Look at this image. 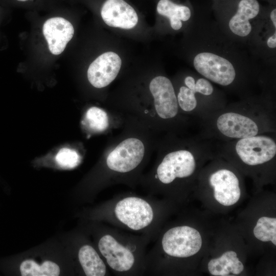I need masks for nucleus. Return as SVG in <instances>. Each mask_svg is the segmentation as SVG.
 Wrapping results in <instances>:
<instances>
[{"label": "nucleus", "instance_id": "obj_1", "mask_svg": "<svg viewBox=\"0 0 276 276\" xmlns=\"http://www.w3.org/2000/svg\"><path fill=\"white\" fill-rule=\"evenodd\" d=\"M203 137L229 141L275 132L274 108L263 102L229 106L202 120Z\"/></svg>", "mask_w": 276, "mask_h": 276}, {"label": "nucleus", "instance_id": "obj_2", "mask_svg": "<svg viewBox=\"0 0 276 276\" xmlns=\"http://www.w3.org/2000/svg\"><path fill=\"white\" fill-rule=\"evenodd\" d=\"M100 220L122 230L156 237L160 219V204L152 195L124 193L114 195L98 209Z\"/></svg>", "mask_w": 276, "mask_h": 276}, {"label": "nucleus", "instance_id": "obj_3", "mask_svg": "<svg viewBox=\"0 0 276 276\" xmlns=\"http://www.w3.org/2000/svg\"><path fill=\"white\" fill-rule=\"evenodd\" d=\"M97 248L109 270L119 276L146 275V236L108 225L100 227Z\"/></svg>", "mask_w": 276, "mask_h": 276}, {"label": "nucleus", "instance_id": "obj_4", "mask_svg": "<svg viewBox=\"0 0 276 276\" xmlns=\"http://www.w3.org/2000/svg\"><path fill=\"white\" fill-rule=\"evenodd\" d=\"M209 142L204 138H195L170 146L153 170L140 180L148 194L152 196L192 176L197 168L198 157L214 151Z\"/></svg>", "mask_w": 276, "mask_h": 276}, {"label": "nucleus", "instance_id": "obj_5", "mask_svg": "<svg viewBox=\"0 0 276 276\" xmlns=\"http://www.w3.org/2000/svg\"><path fill=\"white\" fill-rule=\"evenodd\" d=\"M146 161L144 142L135 137L123 140L109 151L103 162L101 188L122 183L134 188Z\"/></svg>", "mask_w": 276, "mask_h": 276}, {"label": "nucleus", "instance_id": "obj_6", "mask_svg": "<svg viewBox=\"0 0 276 276\" xmlns=\"http://www.w3.org/2000/svg\"><path fill=\"white\" fill-rule=\"evenodd\" d=\"M176 95L181 112L201 120L225 106L211 82L203 77L186 76Z\"/></svg>", "mask_w": 276, "mask_h": 276}, {"label": "nucleus", "instance_id": "obj_7", "mask_svg": "<svg viewBox=\"0 0 276 276\" xmlns=\"http://www.w3.org/2000/svg\"><path fill=\"white\" fill-rule=\"evenodd\" d=\"M202 245L199 232L188 225H178L168 229L156 243L147 251L146 260L162 255L181 259L197 253Z\"/></svg>", "mask_w": 276, "mask_h": 276}, {"label": "nucleus", "instance_id": "obj_8", "mask_svg": "<svg viewBox=\"0 0 276 276\" xmlns=\"http://www.w3.org/2000/svg\"><path fill=\"white\" fill-rule=\"evenodd\" d=\"M219 151L234 156L244 164L255 167L270 162L276 155L274 132L226 142Z\"/></svg>", "mask_w": 276, "mask_h": 276}, {"label": "nucleus", "instance_id": "obj_9", "mask_svg": "<svg viewBox=\"0 0 276 276\" xmlns=\"http://www.w3.org/2000/svg\"><path fill=\"white\" fill-rule=\"evenodd\" d=\"M193 63L201 76L220 86L229 87L237 80V72L233 63L214 53H198L194 57Z\"/></svg>", "mask_w": 276, "mask_h": 276}, {"label": "nucleus", "instance_id": "obj_10", "mask_svg": "<svg viewBox=\"0 0 276 276\" xmlns=\"http://www.w3.org/2000/svg\"><path fill=\"white\" fill-rule=\"evenodd\" d=\"M156 116L166 123L177 119L181 112L176 92L171 80L164 76L154 77L149 84Z\"/></svg>", "mask_w": 276, "mask_h": 276}, {"label": "nucleus", "instance_id": "obj_11", "mask_svg": "<svg viewBox=\"0 0 276 276\" xmlns=\"http://www.w3.org/2000/svg\"><path fill=\"white\" fill-rule=\"evenodd\" d=\"M215 199L221 204L229 206L236 203L241 195L239 180L233 171L221 168L209 177Z\"/></svg>", "mask_w": 276, "mask_h": 276}, {"label": "nucleus", "instance_id": "obj_12", "mask_svg": "<svg viewBox=\"0 0 276 276\" xmlns=\"http://www.w3.org/2000/svg\"><path fill=\"white\" fill-rule=\"evenodd\" d=\"M121 64V59L117 54L113 52L104 53L89 66L88 80L95 87H106L117 77Z\"/></svg>", "mask_w": 276, "mask_h": 276}, {"label": "nucleus", "instance_id": "obj_13", "mask_svg": "<svg viewBox=\"0 0 276 276\" xmlns=\"http://www.w3.org/2000/svg\"><path fill=\"white\" fill-rule=\"evenodd\" d=\"M100 14L106 25L123 29L133 28L139 19L136 10L126 0H104Z\"/></svg>", "mask_w": 276, "mask_h": 276}, {"label": "nucleus", "instance_id": "obj_14", "mask_svg": "<svg viewBox=\"0 0 276 276\" xmlns=\"http://www.w3.org/2000/svg\"><path fill=\"white\" fill-rule=\"evenodd\" d=\"M43 34L50 51L57 55L64 50L66 44L73 38L74 29L67 20L60 17H53L44 22Z\"/></svg>", "mask_w": 276, "mask_h": 276}, {"label": "nucleus", "instance_id": "obj_15", "mask_svg": "<svg viewBox=\"0 0 276 276\" xmlns=\"http://www.w3.org/2000/svg\"><path fill=\"white\" fill-rule=\"evenodd\" d=\"M236 10L230 17L228 27L235 35L243 38L251 32L250 20L259 14L260 5L257 0H238Z\"/></svg>", "mask_w": 276, "mask_h": 276}, {"label": "nucleus", "instance_id": "obj_16", "mask_svg": "<svg viewBox=\"0 0 276 276\" xmlns=\"http://www.w3.org/2000/svg\"><path fill=\"white\" fill-rule=\"evenodd\" d=\"M78 260L85 275H110L109 270L99 251L90 244H85L80 247Z\"/></svg>", "mask_w": 276, "mask_h": 276}, {"label": "nucleus", "instance_id": "obj_17", "mask_svg": "<svg viewBox=\"0 0 276 276\" xmlns=\"http://www.w3.org/2000/svg\"><path fill=\"white\" fill-rule=\"evenodd\" d=\"M156 11L161 16L168 18L171 28L179 30L182 27V21H187L192 15L190 8L173 0H158Z\"/></svg>", "mask_w": 276, "mask_h": 276}, {"label": "nucleus", "instance_id": "obj_18", "mask_svg": "<svg viewBox=\"0 0 276 276\" xmlns=\"http://www.w3.org/2000/svg\"><path fill=\"white\" fill-rule=\"evenodd\" d=\"M244 269L243 264L234 251H227L220 257L213 259L208 263V269L213 275L226 276L231 273L238 274Z\"/></svg>", "mask_w": 276, "mask_h": 276}, {"label": "nucleus", "instance_id": "obj_19", "mask_svg": "<svg viewBox=\"0 0 276 276\" xmlns=\"http://www.w3.org/2000/svg\"><path fill=\"white\" fill-rule=\"evenodd\" d=\"M20 271L22 276H57L60 274V268L56 263L46 261L38 264L31 259L21 262Z\"/></svg>", "mask_w": 276, "mask_h": 276}, {"label": "nucleus", "instance_id": "obj_20", "mask_svg": "<svg viewBox=\"0 0 276 276\" xmlns=\"http://www.w3.org/2000/svg\"><path fill=\"white\" fill-rule=\"evenodd\" d=\"M83 122L90 131L95 132L104 131L109 124L107 113L97 107H92L87 110Z\"/></svg>", "mask_w": 276, "mask_h": 276}, {"label": "nucleus", "instance_id": "obj_21", "mask_svg": "<svg viewBox=\"0 0 276 276\" xmlns=\"http://www.w3.org/2000/svg\"><path fill=\"white\" fill-rule=\"evenodd\" d=\"M254 234L258 240L263 241H271L276 245V219L268 217H262L259 219L254 228Z\"/></svg>", "mask_w": 276, "mask_h": 276}, {"label": "nucleus", "instance_id": "obj_22", "mask_svg": "<svg viewBox=\"0 0 276 276\" xmlns=\"http://www.w3.org/2000/svg\"><path fill=\"white\" fill-rule=\"evenodd\" d=\"M55 158L57 164L63 168H73L80 162V157L77 152L67 148L60 149Z\"/></svg>", "mask_w": 276, "mask_h": 276}, {"label": "nucleus", "instance_id": "obj_23", "mask_svg": "<svg viewBox=\"0 0 276 276\" xmlns=\"http://www.w3.org/2000/svg\"><path fill=\"white\" fill-rule=\"evenodd\" d=\"M267 45L271 49H275L276 48V31L270 36L267 40Z\"/></svg>", "mask_w": 276, "mask_h": 276}, {"label": "nucleus", "instance_id": "obj_24", "mask_svg": "<svg viewBox=\"0 0 276 276\" xmlns=\"http://www.w3.org/2000/svg\"><path fill=\"white\" fill-rule=\"evenodd\" d=\"M270 18L275 30L276 28V9L273 8L270 13Z\"/></svg>", "mask_w": 276, "mask_h": 276}, {"label": "nucleus", "instance_id": "obj_25", "mask_svg": "<svg viewBox=\"0 0 276 276\" xmlns=\"http://www.w3.org/2000/svg\"><path fill=\"white\" fill-rule=\"evenodd\" d=\"M18 1H20V2H25V1H27L28 0H17Z\"/></svg>", "mask_w": 276, "mask_h": 276}]
</instances>
